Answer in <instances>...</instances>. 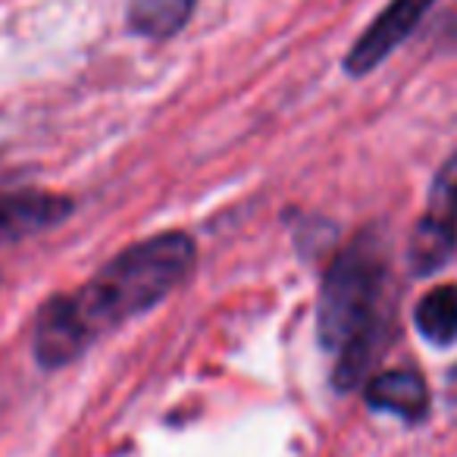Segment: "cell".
Wrapping results in <instances>:
<instances>
[{
	"instance_id": "1",
	"label": "cell",
	"mask_w": 457,
	"mask_h": 457,
	"mask_svg": "<svg viewBox=\"0 0 457 457\" xmlns=\"http://www.w3.org/2000/svg\"><path fill=\"white\" fill-rule=\"evenodd\" d=\"M197 248L185 232H163L120 251L95 279L51 298L35 317L32 354L45 370L82 357L97 338L151 311L195 270Z\"/></svg>"
},
{
	"instance_id": "2",
	"label": "cell",
	"mask_w": 457,
	"mask_h": 457,
	"mask_svg": "<svg viewBox=\"0 0 457 457\" xmlns=\"http://www.w3.org/2000/svg\"><path fill=\"white\" fill-rule=\"evenodd\" d=\"M388 279V254L376 232L348 242L329 263L317 301V336L336 354L332 382L342 392L367 379L382 338V292Z\"/></svg>"
},
{
	"instance_id": "3",
	"label": "cell",
	"mask_w": 457,
	"mask_h": 457,
	"mask_svg": "<svg viewBox=\"0 0 457 457\" xmlns=\"http://www.w3.org/2000/svg\"><path fill=\"white\" fill-rule=\"evenodd\" d=\"M457 248V154L445 160L432 179L423 216L413 226L407 261L417 276H432L451 261Z\"/></svg>"
},
{
	"instance_id": "4",
	"label": "cell",
	"mask_w": 457,
	"mask_h": 457,
	"mask_svg": "<svg viewBox=\"0 0 457 457\" xmlns=\"http://www.w3.org/2000/svg\"><path fill=\"white\" fill-rule=\"evenodd\" d=\"M436 0H392L379 16L367 26V32L351 45L345 57V72L354 79L373 72L379 63L392 57V51L404 38H411L413 29L420 26L426 13L432 10Z\"/></svg>"
},
{
	"instance_id": "5",
	"label": "cell",
	"mask_w": 457,
	"mask_h": 457,
	"mask_svg": "<svg viewBox=\"0 0 457 457\" xmlns=\"http://www.w3.org/2000/svg\"><path fill=\"white\" fill-rule=\"evenodd\" d=\"M70 213L72 201L54 191H0V245H16L35 232L60 226Z\"/></svg>"
},
{
	"instance_id": "6",
	"label": "cell",
	"mask_w": 457,
	"mask_h": 457,
	"mask_svg": "<svg viewBox=\"0 0 457 457\" xmlns=\"http://www.w3.org/2000/svg\"><path fill=\"white\" fill-rule=\"evenodd\" d=\"M367 404L404 423H423L429 413V388L413 370H386L367 382Z\"/></svg>"
},
{
	"instance_id": "7",
	"label": "cell",
	"mask_w": 457,
	"mask_h": 457,
	"mask_svg": "<svg viewBox=\"0 0 457 457\" xmlns=\"http://www.w3.org/2000/svg\"><path fill=\"white\" fill-rule=\"evenodd\" d=\"M413 323H417L420 336L426 342L448 348L457 342V286L445 282L436 286L420 298V304L413 307Z\"/></svg>"
},
{
	"instance_id": "8",
	"label": "cell",
	"mask_w": 457,
	"mask_h": 457,
	"mask_svg": "<svg viewBox=\"0 0 457 457\" xmlns=\"http://www.w3.org/2000/svg\"><path fill=\"white\" fill-rule=\"evenodd\" d=\"M195 10V0H132L129 26L147 38H170L185 26Z\"/></svg>"
}]
</instances>
